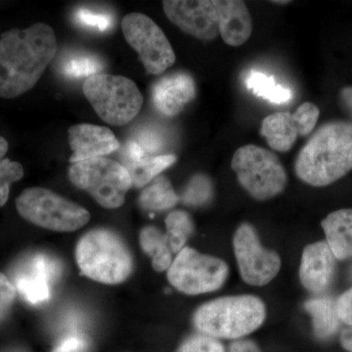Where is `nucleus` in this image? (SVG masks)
I'll return each instance as SVG.
<instances>
[{
    "label": "nucleus",
    "mask_w": 352,
    "mask_h": 352,
    "mask_svg": "<svg viewBox=\"0 0 352 352\" xmlns=\"http://www.w3.org/2000/svg\"><path fill=\"white\" fill-rule=\"evenodd\" d=\"M265 319V305L258 296H228L197 308L193 324L203 335L219 340H237L256 332Z\"/></svg>",
    "instance_id": "3"
},
{
    "label": "nucleus",
    "mask_w": 352,
    "mask_h": 352,
    "mask_svg": "<svg viewBox=\"0 0 352 352\" xmlns=\"http://www.w3.org/2000/svg\"><path fill=\"white\" fill-rule=\"evenodd\" d=\"M261 134L268 145L278 152H288L302 136L300 120L295 113H271L261 122Z\"/></svg>",
    "instance_id": "18"
},
{
    "label": "nucleus",
    "mask_w": 352,
    "mask_h": 352,
    "mask_svg": "<svg viewBox=\"0 0 352 352\" xmlns=\"http://www.w3.org/2000/svg\"><path fill=\"white\" fill-rule=\"evenodd\" d=\"M231 168L241 186L254 200L266 201L283 193L288 175L274 153L245 145L234 153Z\"/></svg>",
    "instance_id": "6"
},
{
    "label": "nucleus",
    "mask_w": 352,
    "mask_h": 352,
    "mask_svg": "<svg viewBox=\"0 0 352 352\" xmlns=\"http://www.w3.org/2000/svg\"><path fill=\"white\" fill-rule=\"evenodd\" d=\"M336 308L340 321L352 327V288L347 289L336 300Z\"/></svg>",
    "instance_id": "32"
},
{
    "label": "nucleus",
    "mask_w": 352,
    "mask_h": 352,
    "mask_svg": "<svg viewBox=\"0 0 352 352\" xmlns=\"http://www.w3.org/2000/svg\"><path fill=\"white\" fill-rule=\"evenodd\" d=\"M176 162L175 155H151L144 154L138 159L124 162L122 166L131 175L132 186L142 188L147 186L155 178L161 175L164 170L170 168Z\"/></svg>",
    "instance_id": "21"
},
{
    "label": "nucleus",
    "mask_w": 352,
    "mask_h": 352,
    "mask_svg": "<svg viewBox=\"0 0 352 352\" xmlns=\"http://www.w3.org/2000/svg\"><path fill=\"white\" fill-rule=\"evenodd\" d=\"M326 243L338 261L352 258V208L335 210L322 220Z\"/></svg>",
    "instance_id": "19"
},
{
    "label": "nucleus",
    "mask_w": 352,
    "mask_h": 352,
    "mask_svg": "<svg viewBox=\"0 0 352 352\" xmlns=\"http://www.w3.org/2000/svg\"><path fill=\"white\" fill-rule=\"evenodd\" d=\"M69 143L73 151L69 163L73 164L112 154L120 148L119 140L111 129L90 124L69 127Z\"/></svg>",
    "instance_id": "15"
},
{
    "label": "nucleus",
    "mask_w": 352,
    "mask_h": 352,
    "mask_svg": "<svg viewBox=\"0 0 352 352\" xmlns=\"http://www.w3.org/2000/svg\"><path fill=\"white\" fill-rule=\"evenodd\" d=\"M337 258L324 241L305 247L298 277L303 288L315 296H323L332 286Z\"/></svg>",
    "instance_id": "14"
},
{
    "label": "nucleus",
    "mask_w": 352,
    "mask_h": 352,
    "mask_svg": "<svg viewBox=\"0 0 352 352\" xmlns=\"http://www.w3.org/2000/svg\"><path fill=\"white\" fill-rule=\"evenodd\" d=\"M166 235L173 254L186 247L187 241L194 233V222L185 210H173L166 219Z\"/></svg>",
    "instance_id": "25"
},
{
    "label": "nucleus",
    "mask_w": 352,
    "mask_h": 352,
    "mask_svg": "<svg viewBox=\"0 0 352 352\" xmlns=\"http://www.w3.org/2000/svg\"><path fill=\"white\" fill-rule=\"evenodd\" d=\"M87 342L82 336L73 335L67 336L55 347L53 352H87Z\"/></svg>",
    "instance_id": "33"
},
{
    "label": "nucleus",
    "mask_w": 352,
    "mask_h": 352,
    "mask_svg": "<svg viewBox=\"0 0 352 352\" xmlns=\"http://www.w3.org/2000/svg\"><path fill=\"white\" fill-rule=\"evenodd\" d=\"M69 178L106 208L122 206L132 187L129 170L122 164L104 157L74 164L69 168Z\"/></svg>",
    "instance_id": "8"
},
{
    "label": "nucleus",
    "mask_w": 352,
    "mask_h": 352,
    "mask_svg": "<svg viewBox=\"0 0 352 352\" xmlns=\"http://www.w3.org/2000/svg\"><path fill=\"white\" fill-rule=\"evenodd\" d=\"M76 19L87 27L94 28L98 31H106L112 24V19L107 14L95 13L87 9H80L76 12Z\"/></svg>",
    "instance_id": "31"
},
{
    "label": "nucleus",
    "mask_w": 352,
    "mask_h": 352,
    "mask_svg": "<svg viewBox=\"0 0 352 352\" xmlns=\"http://www.w3.org/2000/svg\"><path fill=\"white\" fill-rule=\"evenodd\" d=\"M138 201L143 210L159 212L175 207L180 199L170 179L166 176L159 175L141 192Z\"/></svg>",
    "instance_id": "22"
},
{
    "label": "nucleus",
    "mask_w": 352,
    "mask_h": 352,
    "mask_svg": "<svg viewBox=\"0 0 352 352\" xmlns=\"http://www.w3.org/2000/svg\"><path fill=\"white\" fill-rule=\"evenodd\" d=\"M195 96V82L186 73H175L164 76L155 83L152 89L154 107L157 112L168 118L179 115Z\"/></svg>",
    "instance_id": "16"
},
{
    "label": "nucleus",
    "mask_w": 352,
    "mask_h": 352,
    "mask_svg": "<svg viewBox=\"0 0 352 352\" xmlns=\"http://www.w3.org/2000/svg\"><path fill=\"white\" fill-rule=\"evenodd\" d=\"M248 89L256 96L273 104L288 103L293 98V94L289 88L278 85L272 76L265 75L258 71H250L245 78Z\"/></svg>",
    "instance_id": "24"
},
{
    "label": "nucleus",
    "mask_w": 352,
    "mask_h": 352,
    "mask_svg": "<svg viewBox=\"0 0 352 352\" xmlns=\"http://www.w3.org/2000/svg\"><path fill=\"white\" fill-rule=\"evenodd\" d=\"M228 352H263L261 347L252 340H233L229 346Z\"/></svg>",
    "instance_id": "34"
},
{
    "label": "nucleus",
    "mask_w": 352,
    "mask_h": 352,
    "mask_svg": "<svg viewBox=\"0 0 352 352\" xmlns=\"http://www.w3.org/2000/svg\"><path fill=\"white\" fill-rule=\"evenodd\" d=\"M8 151V142L6 140V138L0 136V162H1L2 157Z\"/></svg>",
    "instance_id": "37"
},
{
    "label": "nucleus",
    "mask_w": 352,
    "mask_h": 352,
    "mask_svg": "<svg viewBox=\"0 0 352 352\" xmlns=\"http://www.w3.org/2000/svg\"><path fill=\"white\" fill-rule=\"evenodd\" d=\"M233 251L241 278L245 284L266 286L281 270L279 254L263 247L258 231L247 222L240 224L234 233Z\"/></svg>",
    "instance_id": "11"
},
{
    "label": "nucleus",
    "mask_w": 352,
    "mask_h": 352,
    "mask_svg": "<svg viewBox=\"0 0 352 352\" xmlns=\"http://www.w3.org/2000/svg\"><path fill=\"white\" fill-rule=\"evenodd\" d=\"M219 15V34L224 43L237 47L244 44L252 32L249 9L239 0H214Z\"/></svg>",
    "instance_id": "17"
},
{
    "label": "nucleus",
    "mask_w": 352,
    "mask_h": 352,
    "mask_svg": "<svg viewBox=\"0 0 352 352\" xmlns=\"http://www.w3.org/2000/svg\"><path fill=\"white\" fill-rule=\"evenodd\" d=\"M214 186L212 180L206 175H194L183 189L180 201L191 208H203L214 200Z\"/></svg>",
    "instance_id": "26"
},
{
    "label": "nucleus",
    "mask_w": 352,
    "mask_h": 352,
    "mask_svg": "<svg viewBox=\"0 0 352 352\" xmlns=\"http://www.w3.org/2000/svg\"><path fill=\"white\" fill-rule=\"evenodd\" d=\"M122 30L147 73L162 75L175 64V51L170 41L161 28L145 14H127L122 19Z\"/></svg>",
    "instance_id": "10"
},
{
    "label": "nucleus",
    "mask_w": 352,
    "mask_h": 352,
    "mask_svg": "<svg viewBox=\"0 0 352 352\" xmlns=\"http://www.w3.org/2000/svg\"><path fill=\"white\" fill-rule=\"evenodd\" d=\"M76 261L83 275L103 284L122 283L133 270L129 248L109 229H94L85 234L76 245Z\"/></svg>",
    "instance_id": "4"
},
{
    "label": "nucleus",
    "mask_w": 352,
    "mask_h": 352,
    "mask_svg": "<svg viewBox=\"0 0 352 352\" xmlns=\"http://www.w3.org/2000/svg\"><path fill=\"white\" fill-rule=\"evenodd\" d=\"M101 67L97 60L91 57L78 56L68 60L64 66V73L67 76H74V78H80V76H90L97 75L100 71Z\"/></svg>",
    "instance_id": "29"
},
{
    "label": "nucleus",
    "mask_w": 352,
    "mask_h": 352,
    "mask_svg": "<svg viewBox=\"0 0 352 352\" xmlns=\"http://www.w3.org/2000/svg\"><path fill=\"white\" fill-rule=\"evenodd\" d=\"M50 25L38 23L13 29L0 38V97L15 98L38 83L57 52Z\"/></svg>",
    "instance_id": "1"
},
{
    "label": "nucleus",
    "mask_w": 352,
    "mask_h": 352,
    "mask_svg": "<svg viewBox=\"0 0 352 352\" xmlns=\"http://www.w3.org/2000/svg\"><path fill=\"white\" fill-rule=\"evenodd\" d=\"M16 296V288L12 282L0 272V322L10 311Z\"/></svg>",
    "instance_id": "30"
},
{
    "label": "nucleus",
    "mask_w": 352,
    "mask_h": 352,
    "mask_svg": "<svg viewBox=\"0 0 352 352\" xmlns=\"http://www.w3.org/2000/svg\"><path fill=\"white\" fill-rule=\"evenodd\" d=\"M303 307L311 317L312 329L317 339L329 340L338 333L340 321L333 298L315 296L305 300Z\"/></svg>",
    "instance_id": "20"
},
{
    "label": "nucleus",
    "mask_w": 352,
    "mask_h": 352,
    "mask_svg": "<svg viewBox=\"0 0 352 352\" xmlns=\"http://www.w3.org/2000/svg\"><path fill=\"white\" fill-rule=\"evenodd\" d=\"M340 97L342 105L352 118V87L342 88L340 90Z\"/></svg>",
    "instance_id": "35"
},
{
    "label": "nucleus",
    "mask_w": 352,
    "mask_h": 352,
    "mask_svg": "<svg viewBox=\"0 0 352 352\" xmlns=\"http://www.w3.org/2000/svg\"><path fill=\"white\" fill-rule=\"evenodd\" d=\"M59 274V264L44 254L29 256L18 266L13 285L20 295L32 305L45 302L50 296L51 285Z\"/></svg>",
    "instance_id": "13"
},
{
    "label": "nucleus",
    "mask_w": 352,
    "mask_h": 352,
    "mask_svg": "<svg viewBox=\"0 0 352 352\" xmlns=\"http://www.w3.org/2000/svg\"><path fill=\"white\" fill-rule=\"evenodd\" d=\"M16 207L28 221L58 232L78 230L90 220L89 212L82 206L41 187L24 190L16 200Z\"/></svg>",
    "instance_id": "7"
},
{
    "label": "nucleus",
    "mask_w": 352,
    "mask_h": 352,
    "mask_svg": "<svg viewBox=\"0 0 352 352\" xmlns=\"http://www.w3.org/2000/svg\"><path fill=\"white\" fill-rule=\"evenodd\" d=\"M340 342L346 351L352 352V327L346 328L340 333Z\"/></svg>",
    "instance_id": "36"
},
{
    "label": "nucleus",
    "mask_w": 352,
    "mask_h": 352,
    "mask_svg": "<svg viewBox=\"0 0 352 352\" xmlns=\"http://www.w3.org/2000/svg\"><path fill=\"white\" fill-rule=\"evenodd\" d=\"M139 243L143 251L151 256L153 268L157 272L168 271L173 263V252L166 233L155 226H147L141 230Z\"/></svg>",
    "instance_id": "23"
},
{
    "label": "nucleus",
    "mask_w": 352,
    "mask_h": 352,
    "mask_svg": "<svg viewBox=\"0 0 352 352\" xmlns=\"http://www.w3.org/2000/svg\"><path fill=\"white\" fill-rule=\"evenodd\" d=\"M24 175L22 164L4 159L0 162V207L6 205L9 197V189L13 182H18Z\"/></svg>",
    "instance_id": "27"
},
{
    "label": "nucleus",
    "mask_w": 352,
    "mask_h": 352,
    "mask_svg": "<svg viewBox=\"0 0 352 352\" xmlns=\"http://www.w3.org/2000/svg\"><path fill=\"white\" fill-rule=\"evenodd\" d=\"M272 3L279 4V6H285V4L291 3V1H288V0H287V1H272Z\"/></svg>",
    "instance_id": "38"
},
{
    "label": "nucleus",
    "mask_w": 352,
    "mask_h": 352,
    "mask_svg": "<svg viewBox=\"0 0 352 352\" xmlns=\"http://www.w3.org/2000/svg\"><path fill=\"white\" fill-rule=\"evenodd\" d=\"M163 8L168 19L189 36L205 41L219 36L214 0H166Z\"/></svg>",
    "instance_id": "12"
},
{
    "label": "nucleus",
    "mask_w": 352,
    "mask_h": 352,
    "mask_svg": "<svg viewBox=\"0 0 352 352\" xmlns=\"http://www.w3.org/2000/svg\"><path fill=\"white\" fill-rule=\"evenodd\" d=\"M83 94L100 119L124 126L140 112L143 96L135 82L122 76L97 74L83 83Z\"/></svg>",
    "instance_id": "5"
},
{
    "label": "nucleus",
    "mask_w": 352,
    "mask_h": 352,
    "mask_svg": "<svg viewBox=\"0 0 352 352\" xmlns=\"http://www.w3.org/2000/svg\"><path fill=\"white\" fill-rule=\"evenodd\" d=\"M228 275V264L223 259L201 254L187 245L176 254L168 270L171 286L189 296L219 291L226 283Z\"/></svg>",
    "instance_id": "9"
},
{
    "label": "nucleus",
    "mask_w": 352,
    "mask_h": 352,
    "mask_svg": "<svg viewBox=\"0 0 352 352\" xmlns=\"http://www.w3.org/2000/svg\"><path fill=\"white\" fill-rule=\"evenodd\" d=\"M176 352H226L220 340L203 335L194 333L186 338Z\"/></svg>",
    "instance_id": "28"
},
{
    "label": "nucleus",
    "mask_w": 352,
    "mask_h": 352,
    "mask_svg": "<svg viewBox=\"0 0 352 352\" xmlns=\"http://www.w3.org/2000/svg\"><path fill=\"white\" fill-rule=\"evenodd\" d=\"M352 170V124L333 120L319 127L298 153V179L310 186L333 184Z\"/></svg>",
    "instance_id": "2"
}]
</instances>
